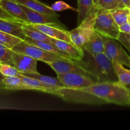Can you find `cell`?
Returning a JSON list of instances; mask_svg holds the SVG:
<instances>
[{
    "mask_svg": "<svg viewBox=\"0 0 130 130\" xmlns=\"http://www.w3.org/2000/svg\"><path fill=\"white\" fill-rule=\"evenodd\" d=\"M83 57L76 62L85 68L96 83L118 81L112 61L104 53L94 54L83 48Z\"/></svg>",
    "mask_w": 130,
    "mask_h": 130,
    "instance_id": "6da1fadb",
    "label": "cell"
},
{
    "mask_svg": "<svg viewBox=\"0 0 130 130\" xmlns=\"http://www.w3.org/2000/svg\"><path fill=\"white\" fill-rule=\"evenodd\" d=\"M81 91L97 96L107 104L130 106V93L128 87L119 81L95 83L87 87L79 88Z\"/></svg>",
    "mask_w": 130,
    "mask_h": 130,
    "instance_id": "7a4b0ae2",
    "label": "cell"
},
{
    "mask_svg": "<svg viewBox=\"0 0 130 130\" xmlns=\"http://www.w3.org/2000/svg\"><path fill=\"white\" fill-rule=\"evenodd\" d=\"M98 11L97 8H94L86 19L80 23L77 27L70 31L72 43L81 49L83 50L86 43L97 33L95 30V22Z\"/></svg>",
    "mask_w": 130,
    "mask_h": 130,
    "instance_id": "3957f363",
    "label": "cell"
},
{
    "mask_svg": "<svg viewBox=\"0 0 130 130\" xmlns=\"http://www.w3.org/2000/svg\"><path fill=\"white\" fill-rule=\"evenodd\" d=\"M12 50L17 53L27 55L29 57H32L33 58H35L37 60H40L44 62L46 64L58 60H74L67 56L62 55L58 53L46 51L39 47L27 43L24 40L17 44L13 48Z\"/></svg>",
    "mask_w": 130,
    "mask_h": 130,
    "instance_id": "277c9868",
    "label": "cell"
},
{
    "mask_svg": "<svg viewBox=\"0 0 130 130\" xmlns=\"http://www.w3.org/2000/svg\"><path fill=\"white\" fill-rule=\"evenodd\" d=\"M95 30L96 32L103 36L117 40L121 33L119 26L114 20L110 11L104 10H99L98 11L95 22Z\"/></svg>",
    "mask_w": 130,
    "mask_h": 130,
    "instance_id": "5b68a950",
    "label": "cell"
},
{
    "mask_svg": "<svg viewBox=\"0 0 130 130\" xmlns=\"http://www.w3.org/2000/svg\"><path fill=\"white\" fill-rule=\"evenodd\" d=\"M55 95L61 97L65 101L69 102L83 103L88 104H104L106 102L97 96L81 91L79 89L62 87L58 89L54 93Z\"/></svg>",
    "mask_w": 130,
    "mask_h": 130,
    "instance_id": "8992f818",
    "label": "cell"
},
{
    "mask_svg": "<svg viewBox=\"0 0 130 130\" xmlns=\"http://www.w3.org/2000/svg\"><path fill=\"white\" fill-rule=\"evenodd\" d=\"M103 37L105 44L104 54L112 62H117L130 67V56L123 49L121 43L117 39Z\"/></svg>",
    "mask_w": 130,
    "mask_h": 130,
    "instance_id": "52a82bcc",
    "label": "cell"
},
{
    "mask_svg": "<svg viewBox=\"0 0 130 130\" xmlns=\"http://www.w3.org/2000/svg\"><path fill=\"white\" fill-rule=\"evenodd\" d=\"M57 77L65 87L69 88H82L95 83L90 77L79 73L57 74Z\"/></svg>",
    "mask_w": 130,
    "mask_h": 130,
    "instance_id": "ba28073f",
    "label": "cell"
},
{
    "mask_svg": "<svg viewBox=\"0 0 130 130\" xmlns=\"http://www.w3.org/2000/svg\"><path fill=\"white\" fill-rule=\"evenodd\" d=\"M37 62L38 60L32 57L13 52L11 65L22 74H38Z\"/></svg>",
    "mask_w": 130,
    "mask_h": 130,
    "instance_id": "9c48e42d",
    "label": "cell"
},
{
    "mask_svg": "<svg viewBox=\"0 0 130 130\" xmlns=\"http://www.w3.org/2000/svg\"><path fill=\"white\" fill-rule=\"evenodd\" d=\"M47 64L57 73V74L70 73V72L79 73L81 74L86 75V76L91 77L94 81L92 76L89 73L88 71H86L85 68L80 66L76 62V60H58L54 61V62H50V63H48Z\"/></svg>",
    "mask_w": 130,
    "mask_h": 130,
    "instance_id": "30bf717a",
    "label": "cell"
},
{
    "mask_svg": "<svg viewBox=\"0 0 130 130\" xmlns=\"http://www.w3.org/2000/svg\"><path fill=\"white\" fill-rule=\"evenodd\" d=\"M20 5L22 8L26 13L28 20H29L30 24L50 25L55 27H57L58 28H61V29H63L62 27H64V25H62V23L58 20V17L42 13L32 10V9L29 8L24 6V5H21V4H20Z\"/></svg>",
    "mask_w": 130,
    "mask_h": 130,
    "instance_id": "8fae6325",
    "label": "cell"
},
{
    "mask_svg": "<svg viewBox=\"0 0 130 130\" xmlns=\"http://www.w3.org/2000/svg\"><path fill=\"white\" fill-rule=\"evenodd\" d=\"M32 26L36 28L46 34L51 38L58 39V40L64 41L72 43L70 36V31L65 30L63 29L58 28L57 27L50 25H44V24H30Z\"/></svg>",
    "mask_w": 130,
    "mask_h": 130,
    "instance_id": "7c38bea8",
    "label": "cell"
},
{
    "mask_svg": "<svg viewBox=\"0 0 130 130\" xmlns=\"http://www.w3.org/2000/svg\"><path fill=\"white\" fill-rule=\"evenodd\" d=\"M50 40L53 45L71 58L76 60H81L82 59L84 55L83 50L78 48L72 43H69L53 38H51Z\"/></svg>",
    "mask_w": 130,
    "mask_h": 130,
    "instance_id": "4fadbf2b",
    "label": "cell"
},
{
    "mask_svg": "<svg viewBox=\"0 0 130 130\" xmlns=\"http://www.w3.org/2000/svg\"><path fill=\"white\" fill-rule=\"evenodd\" d=\"M18 76L21 79L22 82L29 88L30 90H36V91H43V92L48 93L54 95L55 93L58 89L62 88L46 85V84L44 83L41 82V81L36 79L25 76V75L22 74L21 72L19 74Z\"/></svg>",
    "mask_w": 130,
    "mask_h": 130,
    "instance_id": "5bb4252c",
    "label": "cell"
},
{
    "mask_svg": "<svg viewBox=\"0 0 130 130\" xmlns=\"http://www.w3.org/2000/svg\"><path fill=\"white\" fill-rule=\"evenodd\" d=\"M0 6L11 15L25 24H30L25 11L22 8L21 6L17 2L11 0H1Z\"/></svg>",
    "mask_w": 130,
    "mask_h": 130,
    "instance_id": "9a60e30c",
    "label": "cell"
},
{
    "mask_svg": "<svg viewBox=\"0 0 130 130\" xmlns=\"http://www.w3.org/2000/svg\"><path fill=\"white\" fill-rule=\"evenodd\" d=\"M22 24L0 19V31L12 34L17 37L25 39V36L23 31Z\"/></svg>",
    "mask_w": 130,
    "mask_h": 130,
    "instance_id": "2e32d148",
    "label": "cell"
},
{
    "mask_svg": "<svg viewBox=\"0 0 130 130\" xmlns=\"http://www.w3.org/2000/svg\"><path fill=\"white\" fill-rule=\"evenodd\" d=\"M16 2L21 5H24L33 10L46 14L50 16L59 17L60 15L55 13V11H53L51 6H48L43 3L40 2L38 0H16Z\"/></svg>",
    "mask_w": 130,
    "mask_h": 130,
    "instance_id": "e0dca14e",
    "label": "cell"
},
{
    "mask_svg": "<svg viewBox=\"0 0 130 130\" xmlns=\"http://www.w3.org/2000/svg\"><path fill=\"white\" fill-rule=\"evenodd\" d=\"M23 31L25 36V38H30V39H34L37 41H46L48 43H51V38L48 36L43 33L41 30H38L36 28L32 26L30 24H22Z\"/></svg>",
    "mask_w": 130,
    "mask_h": 130,
    "instance_id": "ac0fdd59",
    "label": "cell"
},
{
    "mask_svg": "<svg viewBox=\"0 0 130 130\" xmlns=\"http://www.w3.org/2000/svg\"><path fill=\"white\" fill-rule=\"evenodd\" d=\"M83 48L86 49L91 53L96 55L104 53L105 44H104L103 36L97 32L92 39H90L86 43V45L83 47Z\"/></svg>",
    "mask_w": 130,
    "mask_h": 130,
    "instance_id": "d6986e66",
    "label": "cell"
},
{
    "mask_svg": "<svg viewBox=\"0 0 130 130\" xmlns=\"http://www.w3.org/2000/svg\"><path fill=\"white\" fill-rule=\"evenodd\" d=\"M94 9L93 0H78L77 23L79 24L91 14Z\"/></svg>",
    "mask_w": 130,
    "mask_h": 130,
    "instance_id": "ffe728a7",
    "label": "cell"
},
{
    "mask_svg": "<svg viewBox=\"0 0 130 130\" xmlns=\"http://www.w3.org/2000/svg\"><path fill=\"white\" fill-rule=\"evenodd\" d=\"M4 89L7 90H30L19 76H6L3 79Z\"/></svg>",
    "mask_w": 130,
    "mask_h": 130,
    "instance_id": "44dd1931",
    "label": "cell"
},
{
    "mask_svg": "<svg viewBox=\"0 0 130 130\" xmlns=\"http://www.w3.org/2000/svg\"><path fill=\"white\" fill-rule=\"evenodd\" d=\"M112 65L114 71L118 76V81L124 86L130 85V69L125 68L123 64L113 61Z\"/></svg>",
    "mask_w": 130,
    "mask_h": 130,
    "instance_id": "7402d4cb",
    "label": "cell"
},
{
    "mask_svg": "<svg viewBox=\"0 0 130 130\" xmlns=\"http://www.w3.org/2000/svg\"><path fill=\"white\" fill-rule=\"evenodd\" d=\"M110 14L119 26L129 22L130 9L128 7L120 8L110 10Z\"/></svg>",
    "mask_w": 130,
    "mask_h": 130,
    "instance_id": "603a6c76",
    "label": "cell"
},
{
    "mask_svg": "<svg viewBox=\"0 0 130 130\" xmlns=\"http://www.w3.org/2000/svg\"><path fill=\"white\" fill-rule=\"evenodd\" d=\"M25 41H26L27 43H30V44H33V45H35L36 46L39 47V48H42V49L46 51H48L50 52H53V53H58V54L62 55L64 56H67V55L63 53V52H61L58 48L55 46V45H53L52 43H48V42L46 41H37L34 40V39H30V38H25L24 39ZM69 57V56H67Z\"/></svg>",
    "mask_w": 130,
    "mask_h": 130,
    "instance_id": "cb8c5ba5",
    "label": "cell"
},
{
    "mask_svg": "<svg viewBox=\"0 0 130 130\" xmlns=\"http://www.w3.org/2000/svg\"><path fill=\"white\" fill-rule=\"evenodd\" d=\"M24 39L12 34L0 31V44L12 50L17 44L22 42Z\"/></svg>",
    "mask_w": 130,
    "mask_h": 130,
    "instance_id": "d4e9b609",
    "label": "cell"
},
{
    "mask_svg": "<svg viewBox=\"0 0 130 130\" xmlns=\"http://www.w3.org/2000/svg\"><path fill=\"white\" fill-rule=\"evenodd\" d=\"M22 74L39 80L40 81L46 84V85H51V86H58V87H65V86H63V84H62V83L58 79V77H57V78H55V77H50V76H44V75L40 74L39 73Z\"/></svg>",
    "mask_w": 130,
    "mask_h": 130,
    "instance_id": "484cf974",
    "label": "cell"
},
{
    "mask_svg": "<svg viewBox=\"0 0 130 130\" xmlns=\"http://www.w3.org/2000/svg\"><path fill=\"white\" fill-rule=\"evenodd\" d=\"M95 8L99 10H104L110 11L117 8H122L119 0H99Z\"/></svg>",
    "mask_w": 130,
    "mask_h": 130,
    "instance_id": "4316f807",
    "label": "cell"
},
{
    "mask_svg": "<svg viewBox=\"0 0 130 130\" xmlns=\"http://www.w3.org/2000/svg\"><path fill=\"white\" fill-rule=\"evenodd\" d=\"M0 72L5 77L18 76L20 73L12 65L5 62H0Z\"/></svg>",
    "mask_w": 130,
    "mask_h": 130,
    "instance_id": "83f0119b",
    "label": "cell"
},
{
    "mask_svg": "<svg viewBox=\"0 0 130 130\" xmlns=\"http://www.w3.org/2000/svg\"><path fill=\"white\" fill-rule=\"evenodd\" d=\"M13 50L8 47L0 44V62H5L11 64Z\"/></svg>",
    "mask_w": 130,
    "mask_h": 130,
    "instance_id": "f1b7e54d",
    "label": "cell"
},
{
    "mask_svg": "<svg viewBox=\"0 0 130 130\" xmlns=\"http://www.w3.org/2000/svg\"><path fill=\"white\" fill-rule=\"evenodd\" d=\"M51 8L55 12L56 11H62L67 10H72V11H77V8H75L72 7V6L68 5L67 3L62 1H56L55 3H54L51 6Z\"/></svg>",
    "mask_w": 130,
    "mask_h": 130,
    "instance_id": "f546056e",
    "label": "cell"
},
{
    "mask_svg": "<svg viewBox=\"0 0 130 130\" xmlns=\"http://www.w3.org/2000/svg\"><path fill=\"white\" fill-rule=\"evenodd\" d=\"M0 19H4V20H9V21L15 22L19 23H24L21 20H19L18 19L15 18V17L13 16L12 15L8 12L6 10L3 8L1 6H0Z\"/></svg>",
    "mask_w": 130,
    "mask_h": 130,
    "instance_id": "4dcf8cb0",
    "label": "cell"
},
{
    "mask_svg": "<svg viewBox=\"0 0 130 130\" xmlns=\"http://www.w3.org/2000/svg\"><path fill=\"white\" fill-rule=\"evenodd\" d=\"M118 41L124 46L130 53V34L121 32L118 38Z\"/></svg>",
    "mask_w": 130,
    "mask_h": 130,
    "instance_id": "1f68e13d",
    "label": "cell"
},
{
    "mask_svg": "<svg viewBox=\"0 0 130 130\" xmlns=\"http://www.w3.org/2000/svg\"><path fill=\"white\" fill-rule=\"evenodd\" d=\"M119 30H120L121 32L126 33V34H130V22L125 23V24H123V25L119 26Z\"/></svg>",
    "mask_w": 130,
    "mask_h": 130,
    "instance_id": "d6a6232c",
    "label": "cell"
},
{
    "mask_svg": "<svg viewBox=\"0 0 130 130\" xmlns=\"http://www.w3.org/2000/svg\"><path fill=\"white\" fill-rule=\"evenodd\" d=\"M119 1H120L122 8H124L128 6V5L129 3L130 0H119Z\"/></svg>",
    "mask_w": 130,
    "mask_h": 130,
    "instance_id": "836d02e7",
    "label": "cell"
},
{
    "mask_svg": "<svg viewBox=\"0 0 130 130\" xmlns=\"http://www.w3.org/2000/svg\"><path fill=\"white\" fill-rule=\"evenodd\" d=\"M4 77H5V76H4L1 73V72H0V90L4 89V85L3 83V79ZM4 90H5V89H4Z\"/></svg>",
    "mask_w": 130,
    "mask_h": 130,
    "instance_id": "e575fe53",
    "label": "cell"
},
{
    "mask_svg": "<svg viewBox=\"0 0 130 130\" xmlns=\"http://www.w3.org/2000/svg\"><path fill=\"white\" fill-rule=\"evenodd\" d=\"M98 1H99V0H93V3H94V8H95V6H96V5H97V3H98Z\"/></svg>",
    "mask_w": 130,
    "mask_h": 130,
    "instance_id": "d590c367",
    "label": "cell"
},
{
    "mask_svg": "<svg viewBox=\"0 0 130 130\" xmlns=\"http://www.w3.org/2000/svg\"><path fill=\"white\" fill-rule=\"evenodd\" d=\"M127 87H128V90H129V93H130V85H128V86H126Z\"/></svg>",
    "mask_w": 130,
    "mask_h": 130,
    "instance_id": "8d00e7d4",
    "label": "cell"
},
{
    "mask_svg": "<svg viewBox=\"0 0 130 130\" xmlns=\"http://www.w3.org/2000/svg\"><path fill=\"white\" fill-rule=\"evenodd\" d=\"M127 7H128L130 9V1L129 2V3H128V6H127Z\"/></svg>",
    "mask_w": 130,
    "mask_h": 130,
    "instance_id": "74e56055",
    "label": "cell"
},
{
    "mask_svg": "<svg viewBox=\"0 0 130 130\" xmlns=\"http://www.w3.org/2000/svg\"><path fill=\"white\" fill-rule=\"evenodd\" d=\"M129 22H130V14H129Z\"/></svg>",
    "mask_w": 130,
    "mask_h": 130,
    "instance_id": "f35d334b",
    "label": "cell"
},
{
    "mask_svg": "<svg viewBox=\"0 0 130 130\" xmlns=\"http://www.w3.org/2000/svg\"><path fill=\"white\" fill-rule=\"evenodd\" d=\"M11 1H16V0H11Z\"/></svg>",
    "mask_w": 130,
    "mask_h": 130,
    "instance_id": "ab89813d",
    "label": "cell"
},
{
    "mask_svg": "<svg viewBox=\"0 0 130 130\" xmlns=\"http://www.w3.org/2000/svg\"><path fill=\"white\" fill-rule=\"evenodd\" d=\"M0 1H1V0H0Z\"/></svg>",
    "mask_w": 130,
    "mask_h": 130,
    "instance_id": "60d3db41",
    "label": "cell"
}]
</instances>
